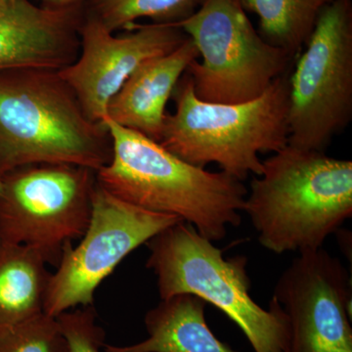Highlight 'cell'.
Instances as JSON below:
<instances>
[{"label":"cell","mask_w":352,"mask_h":352,"mask_svg":"<svg viewBox=\"0 0 352 352\" xmlns=\"http://www.w3.org/2000/svg\"><path fill=\"white\" fill-rule=\"evenodd\" d=\"M199 57L188 38L170 54L141 65L109 103L106 119L159 142L166 104L190 64Z\"/></svg>","instance_id":"obj_13"},{"label":"cell","mask_w":352,"mask_h":352,"mask_svg":"<svg viewBox=\"0 0 352 352\" xmlns=\"http://www.w3.org/2000/svg\"><path fill=\"white\" fill-rule=\"evenodd\" d=\"M80 7H39L30 0H0V71H61L80 50Z\"/></svg>","instance_id":"obj_12"},{"label":"cell","mask_w":352,"mask_h":352,"mask_svg":"<svg viewBox=\"0 0 352 352\" xmlns=\"http://www.w3.org/2000/svg\"><path fill=\"white\" fill-rule=\"evenodd\" d=\"M113 140L110 163L97 183L116 198L150 212L175 215L214 242L242 222L248 190L220 171L212 173L176 157L147 136L105 119Z\"/></svg>","instance_id":"obj_1"},{"label":"cell","mask_w":352,"mask_h":352,"mask_svg":"<svg viewBox=\"0 0 352 352\" xmlns=\"http://www.w3.org/2000/svg\"><path fill=\"white\" fill-rule=\"evenodd\" d=\"M263 164L243 210L267 251L320 249L352 217L351 161L288 144Z\"/></svg>","instance_id":"obj_2"},{"label":"cell","mask_w":352,"mask_h":352,"mask_svg":"<svg viewBox=\"0 0 352 352\" xmlns=\"http://www.w3.org/2000/svg\"><path fill=\"white\" fill-rule=\"evenodd\" d=\"M272 298L289 318V352H352L351 277L323 248L298 252Z\"/></svg>","instance_id":"obj_10"},{"label":"cell","mask_w":352,"mask_h":352,"mask_svg":"<svg viewBox=\"0 0 352 352\" xmlns=\"http://www.w3.org/2000/svg\"><path fill=\"white\" fill-rule=\"evenodd\" d=\"M0 190H1V180H0Z\"/></svg>","instance_id":"obj_21"},{"label":"cell","mask_w":352,"mask_h":352,"mask_svg":"<svg viewBox=\"0 0 352 352\" xmlns=\"http://www.w3.org/2000/svg\"><path fill=\"white\" fill-rule=\"evenodd\" d=\"M0 352H71L56 317L41 314L0 330Z\"/></svg>","instance_id":"obj_18"},{"label":"cell","mask_w":352,"mask_h":352,"mask_svg":"<svg viewBox=\"0 0 352 352\" xmlns=\"http://www.w3.org/2000/svg\"><path fill=\"white\" fill-rule=\"evenodd\" d=\"M352 118V3L322 11L289 75L288 144L325 152Z\"/></svg>","instance_id":"obj_8"},{"label":"cell","mask_w":352,"mask_h":352,"mask_svg":"<svg viewBox=\"0 0 352 352\" xmlns=\"http://www.w3.org/2000/svg\"><path fill=\"white\" fill-rule=\"evenodd\" d=\"M195 44L201 62L187 69L197 97L210 103H243L261 96L288 72L294 56L254 30L241 0H201L173 23Z\"/></svg>","instance_id":"obj_6"},{"label":"cell","mask_w":352,"mask_h":352,"mask_svg":"<svg viewBox=\"0 0 352 352\" xmlns=\"http://www.w3.org/2000/svg\"><path fill=\"white\" fill-rule=\"evenodd\" d=\"M146 245L150 251L146 267L156 275L161 300L182 294L198 296L233 321L254 352H289L288 316L273 298L267 309L252 300L245 256L224 258L223 250L184 221Z\"/></svg>","instance_id":"obj_5"},{"label":"cell","mask_w":352,"mask_h":352,"mask_svg":"<svg viewBox=\"0 0 352 352\" xmlns=\"http://www.w3.org/2000/svg\"><path fill=\"white\" fill-rule=\"evenodd\" d=\"M207 302L182 294L161 300L145 315L148 338L126 346L104 344L106 352H238L221 342L206 320Z\"/></svg>","instance_id":"obj_14"},{"label":"cell","mask_w":352,"mask_h":352,"mask_svg":"<svg viewBox=\"0 0 352 352\" xmlns=\"http://www.w3.org/2000/svg\"><path fill=\"white\" fill-rule=\"evenodd\" d=\"M201 0H89L87 15L109 31L129 29L135 21L149 18L154 23H176L196 10Z\"/></svg>","instance_id":"obj_17"},{"label":"cell","mask_w":352,"mask_h":352,"mask_svg":"<svg viewBox=\"0 0 352 352\" xmlns=\"http://www.w3.org/2000/svg\"><path fill=\"white\" fill-rule=\"evenodd\" d=\"M47 264L38 250L0 240V330L44 314Z\"/></svg>","instance_id":"obj_15"},{"label":"cell","mask_w":352,"mask_h":352,"mask_svg":"<svg viewBox=\"0 0 352 352\" xmlns=\"http://www.w3.org/2000/svg\"><path fill=\"white\" fill-rule=\"evenodd\" d=\"M112 156L107 124L87 117L59 71H0V177L38 164H73L97 173Z\"/></svg>","instance_id":"obj_3"},{"label":"cell","mask_w":352,"mask_h":352,"mask_svg":"<svg viewBox=\"0 0 352 352\" xmlns=\"http://www.w3.org/2000/svg\"><path fill=\"white\" fill-rule=\"evenodd\" d=\"M96 317L94 305L58 315V323L71 352H100L101 346L105 344V331L97 325Z\"/></svg>","instance_id":"obj_19"},{"label":"cell","mask_w":352,"mask_h":352,"mask_svg":"<svg viewBox=\"0 0 352 352\" xmlns=\"http://www.w3.org/2000/svg\"><path fill=\"white\" fill-rule=\"evenodd\" d=\"M54 8H71V7L82 6L83 0H44Z\"/></svg>","instance_id":"obj_20"},{"label":"cell","mask_w":352,"mask_h":352,"mask_svg":"<svg viewBox=\"0 0 352 352\" xmlns=\"http://www.w3.org/2000/svg\"><path fill=\"white\" fill-rule=\"evenodd\" d=\"M175 112L166 113L159 144L187 163L222 171L244 182L261 175V153L288 145L289 72L278 76L261 96L243 103H210L197 97L185 73L173 94Z\"/></svg>","instance_id":"obj_4"},{"label":"cell","mask_w":352,"mask_h":352,"mask_svg":"<svg viewBox=\"0 0 352 352\" xmlns=\"http://www.w3.org/2000/svg\"><path fill=\"white\" fill-rule=\"evenodd\" d=\"M126 30V34L113 36L98 21L85 16L80 54L59 71L94 122L106 119L109 103L141 65L170 54L188 38L173 23L134 24Z\"/></svg>","instance_id":"obj_11"},{"label":"cell","mask_w":352,"mask_h":352,"mask_svg":"<svg viewBox=\"0 0 352 352\" xmlns=\"http://www.w3.org/2000/svg\"><path fill=\"white\" fill-rule=\"evenodd\" d=\"M245 10L256 14L259 34L292 56L302 50L322 11L335 0H241Z\"/></svg>","instance_id":"obj_16"},{"label":"cell","mask_w":352,"mask_h":352,"mask_svg":"<svg viewBox=\"0 0 352 352\" xmlns=\"http://www.w3.org/2000/svg\"><path fill=\"white\" fill-rule=\"evenodd\" d=\"M182 221L120 200L97 183L87 231L80 244L64 252L51 274L44 314L57 317L78 305H94L99 285L129 254Z\"/></svg>","instance_id":"obj_9"},{"label":"cell","mask_w":352,"mask_h":352,"mask_svg":"<svg viewBox=\"0 0 352 352\" xmlns=\"http://www.w3.org/2000/svg\"><path fill=\"white\" fill-rule=\"evenodd\" d=\"M0 180V240L34 248L57 267L64 252L87 231L96 171L73 164H30Z\"/></svg>","instance_id":"obj_7"}]
</instances>
